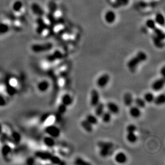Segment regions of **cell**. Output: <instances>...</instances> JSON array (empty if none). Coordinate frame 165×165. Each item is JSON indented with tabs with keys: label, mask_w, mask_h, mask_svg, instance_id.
Returning a JSON list of instances; mask_svg holds the SVG:
<instances>
[{
	"label": "cell",
	"mask_w": 165,
	"mask_h": 165,
	"mask_svg": "<svg viewBox=\"0 0 165 165\" xmlns=\"http://www.w3.org/2000/svg\"><path fill=\"white\" fill-rule=\"evenodd\" d=\"M129 113L130 116L133 118H135V119L140 118L142 114L141 110V108L136 105H133V106L132 105L130 106Z\"/></svg>",
	"instance_id": "cell-15"
},
{
	"label": "cell",
	"mask_w": 165,
	"mask_h": 165,
	"mask_svg": "<svg viewBox=\"0 0 165 165\" xmlns=\"http://www.w3.org/2000/svg\"><path fill=\"white\" fill-rule=\"evenodd\" d=\"M126 139L130 143H135L138 141V136L135 133H127Z\"/></svg>",
	"instance_id": "cell-26"
},
{
	"label": "cell",
	"mask_w": 165,
	"mask_h": 165,
	"mask_svg": "<svg viewBox=\"0 0 165 165\" xmlns=\"http://www.w3.org/2000/svg\"><path fill=\"white\" fill-rule=\"evenodd\" d=\"M75 163L76 165H89V164L88 163H87L85 160H83L82 159H81L80 158H77V159H75Z\"/></svg>",
	"instance_id": "cell-39"
},
{
	"label": "cell",
	"mask_w": 165,
	"mask_h": 165,
	"mask_svg": "<svg viewBox=\"0 0 165 165\" xmlns=\"http://www.w3.org/2000/svg\"><path fill=\"white\" fill-rule=\"evenodd\" d=\"M67 106L61 103V104L59 105L58 107V108H57L58 112L60 114H64L65 112H66V111H67Z\"/></svg>",
	"instance_id": "cell-37"
},
{
	"label": "cell",
	"mask_w": 165,
	"mask_h": 165,
	"mask_svg": "<svg viewBox=\"0 0 165 165\" xmlns=\"http://www.w3.org/2000/svg\"><path fill=\"white\" fill-rule=\"evenodd\" d=\"M153 41L154 44L156 47L158 48H162L164 46V43L161 39H159L158 37H157L156 36H154L153 37Z\"/></svg>",
	"instance_id": "cell-34"
},
{
	"label": "cell",
	"mask_w": 165,
	"mask_h": 165,
	"mask_svg": "<svg viewBox=\"0 0 165 165\" xmlns=\"http://www.w3.org/2000/svg\"><path fill=\"white\" fill-rule=\"evenodd\" d=\"M63 54L61 51L59 50H55L53 53L48 56L46 58V60L49 63H53L57 60L63 58Z\"/></svg>",
	"instance_id": "cell-10"
},
{
	"label": "cell",
	"mask_w": 165,
	"mask_h": 165,
	"mask_svg": "<svg viewBox=\"0 0 165 165\" xmlns=\"http://www.w3.org/2000/svg\"><path fill=\"white\" fill-rule=\"evenodd\" d=\"M110 77L108 74H104L98 78L96 81V85L100 88H103L108 85L110 82Z\"/></svg>",
	"instance_id": "cell-7"
},
{
	"label": "cell",
	"mask_w": 165,
	"mask_h": 165,
	"mask_svg": "<svg viewBox=\"0 0 165 165\" xmlns=\"http://www.w3.org/2000/svg\"><path fill=\"white\" fill-rule=\"evenodd\" d=\"M95 115L97 117H100L105 112V105L103 103L99 102L95 107Z\"/></svg>",
	"instance_id": "cell-20"
},
{
	"label": "cell",
	"mask_w": 165,
	"mask_h": 165,
	"mask_svg": "<svg viewBox=\"0 0 165 165\" xmlns=\"http://www.w3.org/2000/svg\"><path fill=\"white\" fill-rule=\"evenodd\" d=\"M165 67L163 66V67H162L160 69V73L161 74V76L163 77H165Z\"/></svg>",
	"instance_id": "cell-40"
},
{
	"label": "cell",
	"mask_w": 165,
	"mask_h": 165,
	"mask_svg": "<svg viewBox=\"0 0 165 165\" xmlns=\"http://www.w3.org/2000/svg\"><path fill=\"white\" fill-rule=\"evenodd\" d=\"M106 107L108 112L112 114H117L120 112V108L118 105L114 102H110L106 104Z\"/></svg>",
	"instance_id": "cell-14"
},
{
	"label": "cell",
	"mask_w": 165,
	"mask_h": 165,
	"mask_svg": "<svg viewBox=\"0 0 165 165\" xmlns=\"http://www.w3.org/2000/svg\"><path fill=\"white\" fill-rule=\"evenodd\" d=\"M12 10L13 12H26L25 8H24L23 3L20 0H16L12 5Z\"/></svg>",
	"instance_id": "cell-12"
},
{
	"label": "cell",
	"mask_w": 165,
	"mask_h": 165,
	"mask_svg": "<svg viewBox=\"0 0 165 165\" xmlns=\"http://www.w3.org/2000/svg\"><path fill=\"white\" fill-rule=\"evenodd\" d=\"M100 118H102V120L104 123L108 124L109 123L112 119V114L110 112H108V111H105L103 113L102 116H100Z\"/></svg>",
	"instance_id": "cell-27"
},
{
	"label": "cell",
	"mask_w": 165,
	"mask_h": 165,
	"mask_svg": "<svg viewBox=\"0 0 165 165\" xmlns=\"http://www.w3.org/2000/svg\"><path fill=\"white\" fill-rule=\"evenodd\" d=\"M53 44L51 42L44 43H36L31 47L32 51L35 53H41L47 52L53 49Z\"/></svg>",
	"instance_id": "cell-3"
},
{
	"label": "cell",
	"mask_w": 165,
	"mask_h": 165,
	"mask_svg": "<svg viewBox=\"0 0 165 165\" xmlns=\"http://www.w3.org/2000/svg\"><path fill=\"white\" fill-rule=\"evenodd\" d=\"M44 131L47 135L54 138H58L61 135V130L59 128L53 125H49L46 126Z\"/></svg>",
	"instance_id": "cell-4"
},
{
	"label": "cell",
	"mask_w": 165,
	"mask_h": 165,
	"mask_svg": "<svg viewBox=\"0 0 165 165\" xmlns=\"http://www.w3.org/2000/svg\"><path fill=\"white\" fill-rule=\"evenodd\" d=\"M100 102V95L98 91L96 89H92L91 94V106L95 107Z\"/></svg>",
	"instance_id": "cell-8"
},
{
	"label": "cell",
	"mask_w": 165,
	"mask_h": 165,
	"mask_svg": "<svg viewBox=\"0 0 165 165\" xmlns=\"http://www.w3.org/2000/svg\"><path fill=\"white\" fill-rule=\"evenodd\" d=\"M116 14L112 11H108L105 14L104 18L105 22L108 24H113L116 19Z\"/></svg>",
	"instance_id": "cell-16"
},
{
	"label": "cell",
	"mask_w": 165,
	"mask_h": 165,
	"mask_svg": "<svg viewBox=\"0 0 165 165\" xmlns=\"http://www.w3.org/2000/svg\"><path fill=\"white\" fill-rule=\"evenodd\" d=\"M165 80L164 77H162L154 81L151 85L152 89L154 91H161L165 86Z\"/></svg>",
	"instance_id": "cell-9"
},
{
	"label": "cell",
	"mask_w": 165,
	"mask_h": 165,
	"mask_svg": "<svg viewBox=\"0 0 165 165\" xmlns=\"http://www.w3.org/2000/svg\"><path fill=\"white\" fill-rule=\"evenodd\" d=\"M73 102V97L69 94L63 95L61 98V103L66 106H70Z\"/></svg>",
	"instance_id": "cell-19"
},
{
	"label": "cell",
	"mask_w": 165,
	"mask_h": 165,
	"mask_svg": "<svg viewBox=\"0 0 165 165\" xmlns=\"http://www.w3.org/2000/svg\"><path fill=\"white\" fill-rule=\"evenodd\" d=\"M86 120L88 122H89L90 124H91L92 126L96 125V124H98V117L96 116L95 115H93V114H88V115L86 116Z\"/></svg>",
	"instance_id": "cell-28"
},
{
	"label": "cell",
	"mask_w": 165,
	"mask_h": 165,
	"mask_svg": "<svg viewBox=\"0 0 165 165\" xmlns=\"http://www.w3.org/2000/svg\"><path fill=\"white\" fill-rule=\"evenodd\" d=\"M153 103L157 106H160L165 104V96L164 94H159L157 96L155 97Z\"/></svg>",
	"instance_id": "cell-24"
},
{
	"label": "cell",
	"mask_w": 165,
	"mask_h": 165,
	"mask_svg": "<svg viewBox=\"0 0 165 165\" xmlns=\"http://www.w3.org/2000/svg\"><path fill=\"white\" fill-rule=\"evenodd\" d=\"M146 26L150 30H153L154 28L156 27V23L154 20L150 19L147 20V21L146 22Z\"/></svg>",
	"instance_id": "cell-35"
},
{
	"label": "cell",
	"mask_w": 165,
	"mask_h": 165,
	"mask_svg": "<svg viewBox=\"0 0 165 165\" xmlns=\"http://www.w3.org/2000/svg\"><path fill=\"white\" fill-rule=\"evenodd\" d=\"M155 21L156 24H158L159 25L163 26L165 24V18L164 16L161 14H157L155 15Z\"/></svg>",
	"instance_id": "cell-30"
},
{
	"label": "cell",
	"mask_w": 165,
	"mask_h": 165,
	"mask_svg": "<svg viewBox=\"0 0 165 165\" xmlns=\"http://www.w3.org/2000/svg\"><path fill=\"white\" fill-rule=\"evenodd\" d=\"M23 22L18 18H14L11 21V28L16 31H21L23 28Z\"/></svg>",
	"instance_id": "cell-13"
},
{
	"label": "cell",
	"mask_w": 165,
	"mask_h": 165,
	"mask_svg": "<svg viewBox=\"0 0 165 165\" xmlns=\"http://www.w3.org/2000/svg\"><path fill=\"white\" fill-rule=\"evenodd\" d=\"M50 83L47 80H42L40 81L36 85V89L39 91L41 92H45L47 91L50 88Z\"/></svg>",
	"instance_id": "cell-11"
},
{
	"label": "cell",
	"mask_w": 165,
	"mask_h": 165,
	"mask_svg": "<svg viewBox=\"0 0 165 165\" xmlns=\"http://www.w3.org/2000/svg\"><path fill=\"white\" fill-rule=\"evenodd\" d=\"M115 161L119 164H124L127 161V156L123 152H120L116 153L114 157Z\"/></svg>",
	"instance_id": "cell-17"
},
{
	"label": "cell",
	"mask_w": 165,
	"mask_h": 165,
	"mask_svg": "<svg viewBox=\"0 0 165 165\" xmlns=\"http://www.w3.org/2000/svg\"><path fill=\"white\" fill-rule=\"evenodd\" d=\"M99 154L102 157H107L112 153L113 144L109 142L100 141L98 143Z\"/></svg>",
	"instance_id": "cell-2"
},
{
	"label": "cell",
	"mask_w": 165,
	"mask_h": 165,
	"mask_svg": "<svg viewBox=\"0 0 165 165\" xmlns=\"http://www.w3.org/2000/svg\"><path fill=\"white\" fill-rule=\"evenodd\" d=\"M130 0H115V3L118 6H124L129 3Z\"/></svg>",
	"instance_id": "cell-36"
},
{
	"label": "cell",
	"mask_w": 165,
	"mask_h": 165,
	"mask_svg": "<svg viewBox=\"0 0 165 165\" xmlns=\"http://www.w3.org/2000/svg\"><path fill=\"white\" fill-rule=\"evenodd\" d=\"M48 8L49 9V12L52 14H55L58 10L57 4L54 1L49 2L48 5Z\"/></svg>",
	"instance_id": "cell-32"
},
{
	"label": "cell",
	"mask_w": 165,
	"mask_h": 165,
	"mask_svg": "<svg viewBox=\"0 0 165 165\" xmlns=\"http://www.w3.org/2000/svg\"><path fill=\"white\" fill-rule=\"evenodd\" d=\"M81 126L87 133H91L93 130V126L86 120H83L81 122Z\"/></svg>",
	"instance_id": "cell-23"
},
{
	"label": "cell",
	"mask_w": 165,
	"mask_h": 165,
	"mask_svg": "<svg viewBox=\"0 0 165 165\" xmlns=\"http://www.w3.org/2000/svg\"><path fill=\"white\" fill-rule=\"evenodd\" d=\"M48 26V25L47 24L43 17H37L36 20V33L39 35H42L43 32L47 29Z\"/></svg>",
	"instance_id": "cell-5"
},
{
	"label": "cell",
	"mask_w": 165,
	"mask_h": 165,
	"mask_svg": "<svg viewBox=\"0 0 165 165\" xmlns=\"http://www.w3.org/2000/svg\"><path fill=\"white\" fill-rule=\"evenodd\" d=\"M9 97L8 96L0 94V108H3L6 106L9 102Z\"/></svg>",
	"instance_id": "cell-33"
},
{
	"label": "cell",
	"mask_w": 165,
	"mask_h": 165,
	"mask_svg": "<svg viewBox=\"0 0 165 165\" xmlns=\"http://www.w3.org/2000/svg\"><path fill=\"white\" fill-rule=\"evenodd\" d=\"M43 144L48 147H53L56 144L55 138L50 136H46L43 139Z\"/></svg>",
	"instance_id": "cell-21"
},
{
	"label": "cell",
	"mask_w": 165,
	"mask_h": 165,
	"mask_svg": "<svg viewBox=\"0 0 165 165\" xmlns=\"http://www.w3.org/2000/svg\"><path fill=\"white\" fill-rule=\"evenodd\" d=\"M31 9L33 12L37 17H43L45 15L44 11L39 3L33 2L31 5Z\"/></svg>",
	"instance_id": "cell-6"
},
{
	"label": "cell",
	"mask_w": 165,
	"mask_h": 165,
	"mask_svg": "<svg viewBox=\"0 0 165 165\" xmlns=\"http://www.w3.org/2000/svg\"><path fill=\"white\" fill-rule=\"evenodd\" d=\"M134 99L133 95L129 92H126L123 96L124 104L127 107L133 105V104L134 103Z\"/></svg>",
	"instance_id": "cell-18"
},
{
	"label": "cell",
	"mask_w": 165,
	"mask_h": 165,
	"mask_svg": "<svg viewBox=\"0 0 165 165\" xmlns=\"http://www.w3.org/2000/svg\"><path fill=\"white\" fill-rule=\"evenodd\" d=\"M155 96L154 95L153 93L149 92L146 93L144 96V100H145L146 103H153L154 100Z\"/></svg>",
	"instance_id": "cell-29"
},
{
	"label": "cell",
	"mask_w": 165,
	"mask_h": 165,
	"mask_svg": "<svg viewBox=\"0 0 165 165\" xmlns=\"http://www.w3.org/2000/svg\"><path fill=\"white\" fill-rule=\"evenodd\" d=\"M153 31L154 32V36H156L157 37H158L161 40H163L165 39V33L162 30L156 27L153 29Z\"/></svg>",
	"instance_id": "cell-31"
},
{
	"label": "cell",
	"mask_w": 165,
	"mask_h": 165,
	"mask_svg": "<svg viewBox=\"0 0 165 165\" xmlns=\"http://www.w3.org/2000/svg\"><path fill=\"white\" fill-rule=\"evenodd\" d=\"M147 59V56L144 51H139L134 57L130 59L127 63V67L131 72L135 71L138 66Z\"/></svg>",
	"instance_id": "cell-1"
},
{
	"label": "cell",
	"mask_w": 165,
	"mask_h": 165,
	"mask_svg": "<svg viewBox=\"0 0 165 165\" xmlns=\"http://www.w3.org/2000/svg\"><path fill=\"white\" fill-rule=\"evenodd\" d=\"M134 103L136 106L138 107L139 108H143L146 106V103L145 100H144L143 98L141 97H136L134 99Z\"/></svg>",
	"instance_id": "cell-25"
},
{
	"label": "cell",
	"mask_w": 165,
	"mask_h": 165,
	"mask_svg": "<svg viewBox=\"0 0 165 165\" xmlns=\"http://www.w3.org/2000/svg\"><path fill=\"white\" fill-rule=\"evenodd\" d=\"M137 127L134 124L128 125L126 128V131L127 133H135Z\"/></svg>",
	"instance_id": "cell-38"
},
{
	"label": "cell",
	"mask_w": 165,
	"mask_h": 165,
	"mask_svg": "<svg viewBox=\"0 0 165 165\" xmlns=\"http://www.w3.org/2000/svg\"><path fill=\"white\" fill-rule=\"evenodd\" d=\"M11 28L10 25L8 24L6 22L3 21L0 22V36L4 35L8 33Z\"/></svg>",
	"instance_id": "cell-22"
}]
</instances>
